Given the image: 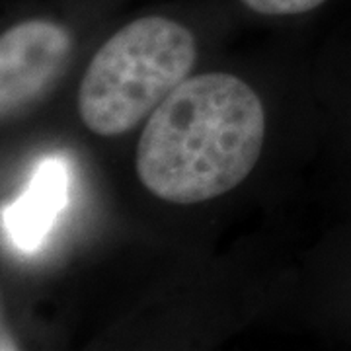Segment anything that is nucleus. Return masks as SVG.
I'll list each match as a JSON object with an SVG mask.
<instances>
[{
    "label": "nucleus",
    "instance_id": "obj_2",
    "mask_svg": "<svg viewBox=\"0 0 351 351\" xmlns=\"http://www.w3.org/2000/svg\"><path fill=\"white\" fill-rule=\"evenodd\" d=\"M195 38L164 16H145L117 29L88 64L78 90L82 123L117 137L151 115L191 73Z\"/></svg>",
    "mask_w": 351,
    "mask_h": 351
},
{
    "label": "nucleus",
    "instance_id": "obj_5",
    "mask_svg": "<svg viewBox=\"0 0 351 351\" xmlns=\"http://www.w3.org/2000/svg\"><path fill=\"white\" fill-rule=\"evenodd\" d=\"M326 0H242L252 12L263 16H295L314 10L316 6L324 4Z\"/></svg>",
    "mask_w": 351,
    "mask_h": 351
},
{
    "label": "nucleus",
    "instance_id": "obj_1",
    "mask_svg": "<svg viewBox=\"0 0 351 351\" xmlns=\"http://www.w3.org/2000/svg\"><path fill=\"white\" fill-rule=\"evenodd\" d=\"M265 137L260 96L242 78H186L149 115L135 151L138 180L154 197L193 205L242 184Z\"/></svg>",
    "mask_w": 351,
    "mask_h": 351
},
{
    "label": "nucleus",
    "instance_id": "obj_4",
    "mask_svg": "<svg viewBox=\"0 0 351 351\" xmlns=\"http://www.w3.org/2000/svg\"><path fill=\"white\" fill-rule=\"evenodd\" d=\"M69 186L71 172L64 158L51 154L39 162L24 193L2 211L4 228L18 250L34 252L43 244L69 203Z\"/></svg>",
    "mask_w": 351,
    "mask_h": 351
},
{
    "label": "nucleus",
    "instance_id": "obj_3",
    "mask_svg": "<svg viewBox=\"0 0 351 351\" xmlns=\"http://www.w3.org/2000/svg\"><path fill=\"white\" fill-rule=\"evenodd\" d=\"M73 53L69 29L49 20H25L0 38L2 119L24 112L63 76Z\"/></svg>",
    "mask_w": 351,
    "mask_h": 351
}]
</instances>
